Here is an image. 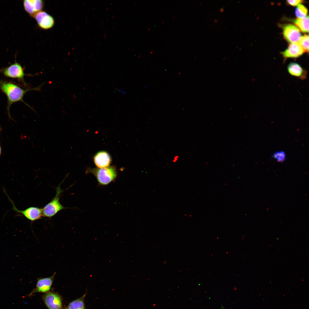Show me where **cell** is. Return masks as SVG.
Returning <instances> with one entry per match:
<instances>
[{
	"instance_id": "3",
	"label": "cell",
	"mask_w": 309,
	"mask_h": 309,
	"mask_svg": "<svg viewBox=\"0 0 309 309\" xmlns=\"http://www.w3.org/2000/svg\"><path fill=\"white\" fill-rule=\"evenodd\" d=\"M60 184L56 188V193L55 197L42 208L43 217L50 218L60 211L66 208L59 201L60 195L63 191L60 188Z\"/></svg>"
},
{
	"instance_id": "6",
	"label": "cell",
	"mask_w": 309,
	"mask_h": 309,
	"mask_svg": "<svg viewBox=\"0 0 309 309\" xmlns=\"http://www.w3.org/2000/svg\"><path fill=\"white\" fill-rule=\"evenodd\" d=\"M42 299L49 309H63L62 298L58 293L49 291L43 295Z\"/></svg>"
},
{
	"instance_id": "16",
	"label": "cell",
	"mask_w": 309,
	"mask_h": 309,
	"mask_svg": "<svg viewBox=\"0 0 309 309\" xmlns=\"http://www.w3.org/2000/svg\"><path fill=\"white\" fill-rule=\"evenodd\" d=\"M308 10L306 8L304 5L300 4L296 8L295 14L298 18L303 19L306 17L307 16Z\"/></svg>"
},
{
	"instance_id": "22",
	"label": "cell",
	"mask_w": 309,
	"mask_h": 309,
	"mask_svg": "<svg viewBox=\"0 0 309 309\" xmlns=\"http://www.w3.org/2000/svg\"><path fill=\"white\" fill-rule=\"evenodd\" d=\"M1 146H0V155L1 154Z\"/></svg>"
},
{
	"instance_id": "13",
	"label": "cell",
	"mask_w": 309,
	"mask_h": 309,
	"mask_svg": "<svg viewBox=\"0 0 309 309\" xmlns=\"http://www.w3.org/2000/svg\"><path fill=\"white\" fill-rule=\"evenodd\" d=\"M94 162L98 168H103L109 166L112 159L109 154L104 151L98 152L94 157Z\"/></svg>"
},
{
	"instance_id": "20",
	"label": "cell",
	"mask_w": 309,
	"mask_h": 309,
	"mask_svg": "<svg viewBox=\"0 0 309 309\" xmlns=\"http://www.w3.org/2000/svg\"><path fill=\"white\" fill-rule=\"evenodd\" d=\"M116 91L117 92H119V93H121L122 94H126V92L125 91H124V90H120V89H117V88H116Z\"/></svg>"
},
{
	"instance_id": "7",
	"label": "cell",
	"mask_w": 309,
	"mask_h": 309,
	"mask_svg": "<svg viewBox=\"0 0 309 309\" xmlns=\"http://www.w3.org/2000/svg\"><path fill=\"white\" fill-rule=\"evenodd\" d=\"M56 274V272H55L50 277L38 278L35 288L32 290L28 296H31L37 292L45 293L49 292Z\"/></svg>"
},
{
	"instance_id": "5",
	"label": "cell",
	"mask_w": 309,
	"mask_h": 309,
	"mask_svg": "<svg viewBox=\"0 0 309 309\" xmlns=\"http://www.w3.org/2000/svg\"><path fill=\"white\" fill-rule=\"evenodd\" d=\"M1 72L4 76L10 78L17 79L22 82L24 85L26 83L24 78L25 75L31 76L25 74L24 69L18 63L15 62L11 65L1 70Z\"/></svg>"
},
{
	"instance_id": "21",
	"label": "cell",
	"mask_w": 309,
	"mask_h": 309,
	"mask_svg": "<svg viewBox=\"0 0 309 309\" xmlns=\"http://www.w3.org/2000/svg\"><path fill=\"white\" fill-rule=\"evenodd\" d=\"M224 10V9L223 8H221L220 9V11L221 12H223Z\"/></svg>"
},
{
	"instance_id": "9",
	"label": "cell",
	"mask_w": 309,
	"mask_h": 309,
	"mask_svg": "<svg viewBox=\"0 0 309 309\" xmlns=\"http://www.w3.org/2000/svg\"><path fill=\"white\" fill-rule=\"evenodd\" d=\"M39 26L44 29L52 28L54 25L55 21L53 17L46 12L40 11L33 16Z\"/></svg>"
},
{
	"instance_id": "1",
	"label": "cell",
	"mask_w": 309,
	"mask_h": 309,
	"mask_svg": "<svg viewBox=\"0 0 309 309\" xmlns=\"http://www.w3.org/2000/svg\"><path fill=\"white\" fill-rule=\"evenodd\" d=\"M43 84L37 87L32 88L23 89L14 84L0 79V89L6 96L7 99V110L9 115V108L13 103L21 101L23 102L33 110L34 109L23 100L25 94L31 90L39 91Z\"/></svg>"
},
{
	"instance_id": "4",
	"label": "cell",
	"mask_w": 309,
	"mask_h": 309,
	"mask_svg": "<svg viewBox=\"0 0 309 309\" xmlns=\"http://www.w3.org/2000/svg\"><path fill=\"white\" fill-rule=\"evenodd\" d=\"M3 191L12 204V209L17 213L21 214L31 222L41 219L42 217H43L42 209L37 207H31L24 210H19L16 207L13 202L8 195L4 189H3Z\"/></svg>"
},
{
	"instance_id": "11",
	"label": "cell",
	"mask_w": 309,
	"mask_h": 309,
	"mask_svg": "<svg viewBox=\"0 0 309 309\" xmlns=\"http://www.w3.org/2000/svg\"><path fill=\"white\" fill-rule=\"evenodd\" d=\"M304 51L298 42L290 43L288 48L282 54L285 59L297 58L301 56Z\"/></svg>"
},
{
	"instance_id": "15",
	"label": "cell",
	"mask_w": 309,
	"mask_h": 309,
	"mask_svg": "<svg viewBox=\"0 0 309 309\" xmlns=\"http://www.w3.org/2000/svg\"><path fill=\"white\" fill-rule=\"evenodd\" d=\"M294 23L301 31L304 33L309 32V17L307 16L303 19L297 18L295 19Z\"/></svg>"
},
{
	"instance_id": "8",
	"label": "cell",
	"mask_w": 309,
	"mask_h": 309,
	"mask_svg": "<svg viewBox=\"0 0 309 309\" xmlns=\"http://www.w3.org/2000/svg\"><path fill=\"white\" fill-rule=\"evenodd\" d=\"M283 33L286 40L291 43L298 42L301 37L299 29L292 24L285 25L283 28Z\"/></svg>"
},
{
	"instance_id": "17",
	"label": "cell",
	"mask_w": 309,
	"mask_h": 309,
	"mask_svg": "<svg viewBox=\"0 0 309 309\" xmlns=\"http://www.w3.org/2000/svg\"><path fill=\"white\" fill-rule=\"evenodd\" d=\"M299 43L303 49L304 52H308L309 51V35L305 34L301 37Z\"/></svg>"
},
{
	"instance_id": "23",
	"label": "cell",
	"mask_w": 309,
	"mask_h": 309,
	"mask_svg": "<svg viewBox=\"0 0 309 309\" xmlns=\"http://www.w3.org/2000/svg\"><path fill=\"white\" fill-rule=\"evenodd\" d=\"M214 21L215 22H217V20L215 19V20H214Z\"/></svg>"
},
{
	"instance_id": "19",
	"label": "cell",
	"mask_w": 309,
	"mask_h": 309,
	"mask_svg": "<svg viewBox=\"0 0 309 309\" xmlns=\"http://www.w3.org/2000/svg\"><path fill=\"white\" fill-rule=\"evenodd\" d=\"M303 1L301 0H293L287 1V2L290 5L293 6L298 5L300 3H302Z\"/></svg>"
},
{
	"instance_id": "18",
	"label": "cell",
	"mask_w": 309,
	"mask_h": 309,
	"mask_svg": "<svg viewBox=\"0 0 309 309\" xmlns=\"http://www.w3.org/2000/svg\"><path fill=\"white\" fill-rule=\"evenodd\" d=\"M273 157L280 162L283 161L286 157L285 154L283 151L277 152L274 154Z\"/></svg>"
},
{
	"instance_id": "10",
	"label": "cell",
	"mask_w": 309,
	"mask_h": 309,
	"mask_svg": "<svg viewBox=\"0 0 309 309\" xmlns=\"http://www.w3.org/2000/svg\"><path fill=\"white\" fill-rule=\"evenodd\" d=\"M287 70L291 76L302 80L306 79L307 71L300 64L294 62H292L288 64Z\"/></svg>"
},
{
	"instance_id": "2",
	"label": "cell",
	"mask_w": 309,
	"mask_h": 309,
	"mask_svg": "<svg viewBox=\"0 0 309 309\" xmlns=\"http://www.w3.org/2000/svg\"><path fill=\"white\" fill-rule=\"evenodd\" d=\"M86 173H92L96 177L99 185H108L116 178L117 172L116 167L113 166L103 168H88Z\"/></svg>"
},
{
	"instance_id": "12",
	"label": "cell",
	"mask_w": 309,
	"mask_h": 309,
	"mask_svg": "<svg viewBox=\"0 0 309 309\" xmlns=\"http://www.w3.org/2000/svg\"><path fill=\"white\" fill-rule=\"evenodd\" d=\"M23 5L25 11L33 16L36 13L42 11L43 2L40 0H25L24 1Z\"/></svg>"
},
{
	"instance_id": "14",
	"label": "cell",
	"mask_w": 309,
	"mask_h": 309,
	"mask_svg": "<svg viewBox=\"0 0 309 309\" xmlns=\"http://www.w3.org/2000/svg\"><path fill=\"white\" fill-rule=\"evenodd\" d=\"M86 294V293L81 297L71 302L66 309H86L84 300Z\"/></svg>"
}]
</instances>
